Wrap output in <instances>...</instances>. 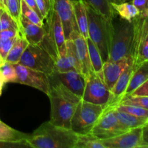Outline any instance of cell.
I'll list each match as a JSON object with an SVG mask.
<instances>
[{"mask_svg": "<svg viewBox=\"0 0 148 148\" xmlns=\"http://www.w3.org/2000/svg\"><path fill=\"white\" fill-rule=\"evenodd\" d=\"M148 79V60L139 65L134 70L123 96L129 95ZM122 96V97H123ZM121 97V98H122Z\"/></svg>", "mask_w": 148, "mask_h": 148, "instance_id": "cell-20", "label": "cell"}, {"mask_svg": "<svg viewBox=\"0 0 148 148\" xmlns=\"http://www.w3.org/2000/svg\"><path fill=\"white\" fill-rule=\"evenodd\" d=\"M86 40L92 69L96 73H101L103 72V62L99 50L90 38H87Z\"/></svg>", "mask_w": 148, "mask_h": 148, "instance_id": "cell-26", "label": "cell"}, {"mask_svg": "<svg viewBox=\"0 0 148 148\" xmlns=\"http://www.w3.org/2000/svg\"><path fill=\"white\" fill-rule=\"evenodd\" d=\"M71 1H74V0H71Z\"/></svg>", "mask_w": 148, "mask_h": 148, "instance_id": "cell-49", "label": "cell"}, {"mask_svg": "<svg viewBox=\"0 0 148 148\" xmlns=\"http://www.w3.org/2000/svg\"><path fill=\"white\" fill-rule=\"evenodd\" d=\"M77 139L78 134L71 129L46 121L29 134L27 142L34 148H75Z\"/></svg>", "mask_w": 148, "mask_h": 148, "instance_id": "cell-2", "label": "cell"}, {"mask_svg": "<svg viewBox=\"0 0 148 148\" xmlns=\"http://www.w3.org/2000/svg\"><path fill=\"white\" fill-rule=\"evenodd\" d=\"M82 100L103 106L114 102V95L104 82L103 72L96 73L92 70L87 75Z\"/></svg>", "mask_w": 148, "mask_h": 148, "instance_id": "cell-6", "label": "cell"}, {"mask_svg": "<svg viewBox=\"0 0 148 148\" xmlns=\"http://www.w3.org/2000/svg\"><path fill=\"white\" fill-rule=\"evenodd\" d=\"M53 9L56 12L62 23L65 38L69 39L71 33L77 30L71 0H53ZM79 32V31H78Z\"/></svg>", "mask_w": 148, "mask_h": 148, "instance_id": "cell-12", "label": "cell"}, {"mask_svg": "<svg viewBox=\"0 0 148 148\" xmlns=\"http://www.w3.org/2000/svg\"><path fill=\"white\" fill-rule=\"evenodd\" d=\"M24 1H25L26 4H27V5H28L29 7H30V8L32 9V10H34V11L36 12L38 14L39 17H40V18H41L42 20H43V18H42L41 14H40V11H39L38 8V6H37V4H36V0H24Z\"/></svg>", "mask_w": 148, "mask_h": 148, "instance_id": "cell-41", "label": "cell"}, {"mask_svg": "<svg viewBox=\"0 0 148 148\" xmlns=\"http://www.w3.org/2000/svg\"><path fill=\"white\" fill-rule=\"evenodd\" d=\"M4 85V82L3 81L2 77H1V72H0V95H1V92H2V89H3V86Z\"/></svg>", "mask_w": 148, "mask_h": 148, "instance_id": "cell-42", "label": "cell"}, {"mask_svg": "<svg viewBox=\"0 0 148 148\" xmlns=\"http://www.w3.org/2000/svg\"><path fill=\"white\" fill-rule=\"evenodd\" d=\"M111 6L115 13H117L121 19L127 21L132 22L134 19L140 15L138 9L132 2L129 1L120 3L111 2Z\"/></svg>", "mask_w": 148, "mask_h": 148, "instance_id": "cell-21", "label": "cell"}, {"mask_svg": "<svg viewBox=\"0 0 148 148\" xmlns=\"http://www.w3.org/2000/svg\"><path fill=\"white\" fill-rule=\"evenodd\" d=\"M132 21L134 37L131 56L133 59V65L137 68L148 60V17L138 16Z\"/></svg>", "mask_w": 148, "mask_h": 148, "instance_id": "cell-9", "label": "cell"}, {"mask_svg": "<svg viewBox=\"0 0 148 148\" xmlns=\"http://www.w3.org/2000/svg\"><path fill=\"white\" fill-rule=\"evenodd\" d=\"M117 119L112 106L108 105L104 108L96 124L90 133L99 140H106L122 134L128 131Z\"/></svg>", "mask_w": 148, "mask_h": 148, "instance_id": "cell-8", "label": "cell"}, {"mask_svg": "<svg viewBox=\"0 0 148 148\" xmlns=\"http://www.w3.org/2000/svg\"><path fill=\"white\" fill-rule=\"evenodd\" d=\"M17 30L14 29H7V30H1L0 31V39H8L16 37L18 35Z\"/></svg>", "mask_w": 148, "mask_h": 148, "instance_id": "cell-39", "label": "cell"}, {"mask_svg": "<svg viewBox=\"0 0 148 148\" xmlns=\"http://www.w3.org/2000/svg\"><path fill=\"white\" fill-rule=\"evenodd\" d=\"M0 72L4 83L17 82V72L13 64L4 61L0 65Z\"/></svg>", "mask_w": 148, "mask_h": 148, "instance_id": "cell-29", "label": "cell"}, {"mask_svg": "<svg viewBox=\"0 0 148 148\" xmlns=\"http://www.w3.org/2000/svg\"><path fill=\"white\" fill-rule=\"evenodd\" d=\"M69 38L74 42L77 56L81 65L82 73L85 77L92 70L88 52L86 38L83 37L77 30H75L71 33Z\"/></svg>", "mask_w": 148, "mask_h": 148, "instance_id": "cell-16", "label": "cell"}, {"mask_svg": "<svg viewBox=\"0 0 148 148\" xmlns=\"http://www.w3.org/2000/svg\"><path fill=\"white\" fill-rule=\"evenodd\" d=\"M109 22H113L115 12L111 6V0H82Z\"/></svg>", "mask_w": 148, "mask_h": 148, "instance_id": "cell-22", "label": "cell"}, {"mask_svg": "<svg viewBox=\"0 0 148 148\" xmlns=\"http://www.w3.org/2000/svg\"><path fill=\"white\" fill-rule=\"evenodd\" d=\"M5 10L19 26L21 16V0H7Z\"/></svg>", "mask_w": 148, "mask_h": 148, "instance_id": "cell-33", "label": "cell"}, {"mask_svg": "<svg viewBox=\"0 0 148 148\" xmlns=\"http://www.w3.org/2000/svg\"><path fill=\"white\" fill-rule=\"evenodd\" d=\"M0 7H1V8H3V9H4V6H3V5H2V4H1V1H0ZM4 10H5V9H4Z\"/></svg>", "mask_w": 148, "mask_h": 148, "instance_id": "cell-48", "label": "cell"}, {"mask_svg": "<svg viewBox=\"0 0 148 148\" xmlns=\"http://www.w3.org/2000/svg\"><path fill=\"white\" fill-rule=\"evenodd\" d=\"M119 104L126 105H134L148 109V96H133V95H125L120 98L116 103L110 104L111 106H116Z\"/></svg>", "mask_w": 148, "mask_h": 148, "instance_id": "cell-28", "label": "cell"}, {"mask_svg": "<svg viewBox=\"0 0 148 148\" xmlns=\"http://www.w3.org/2000/svg\"><path fill=\"white\" fill-rule=\"evenodd\" d=\"M135 69L136 68L134 67V65H130L120 75L119 79L116 82L114 88L111 90L112 94L114 95V98H115L114 102L112 103L111 104L116 103L124 95L126 90H127V87H128L130 79H131L132 76Z\"/></svg>", "mask_w": 148, "mask_h": 148, "instance_id": "cell-19", "label": "cell"}, {"mask_svg": "<svg viewBox=\"0 0 148 148\" xmlns=\"http://www.w3.org/2000/svg\"><path fill=\"white\" fill-rule=\"evenodd\" d=\"M46 2H47V4H49V7H50L51 10V11H53V0H46Z\"/></svg>", "mask_w": 148, "mask_h": 148, "instance_id": "cell-43", "label": "cell"}, {"mask_svg": "<svg viewBox=\"0 0 148 148\" xmlns=\"http://www.w3.org/2000/svg\"><path fill=\"white\" fill-rule=\"evenodd\" d=\"M140 147H148V123L143 126L142 129V144Z\"/></svg>", "mask_w": 148, "mask_h": 148, "instance_id": "cell-40", "label": "cell"}, {"mask_svg": "<svg viewBox=\"0 0 148 148\" xmlns=\"http://www.w3.org/2000/svg\"><path fill=\"white\" fill-rule=\"evenodd\" d=\"M105 107L81 100L72 116L70 129L77 134L90 133Z\"/></svg>", "mask_w": 148, "mask_h": 148, "instance_id": "cell-5", "label": "cell"}, {"mask_svg": "<svg viewBox=\"0 0 148 148\" xmlns=\"http://www.w3.org/2000/svg\"><path fill=\"white\" fill-rule=\"evenodd\" d=\"M28 135L29 134L14 130L0 121V140L1 141L17 142L27 140Z\"/></svg>", "mask_w": 148, "mask_h": 148, "instance_id": "cell-25", "label": "cell"}, {"mask_svg": "<svg viewBox=\"0 0 148 148\" xmlns=\"http://www.w3.org/2000/svg\"><path fill=\"white\" fill-rule=\"evenodd\" d=\"M19 32L29 44H39L46 36V28L44 26L31 23L21 14L19 23Z\"/></svg>", "mask_w": 148, "mask_h": 148, "instance_id": "cell-17", "label": "cell"}, {"mask_svg": "<svg viewBox=\"0 0 148 148\" xmlns=\"http://www.w3.org/2000/svg\"><path fill=\"white\" fill-rule=\"evenodd\" d=\"M4 62V60L2 59V58H1V56H0V65H1Z\"/></svg>", "mask_w": 148, "mask_h": 148, "instance_id": "cell-47", "label": "cell"}, {"mask_svg": "<svg viewBox=\"0 0 148 148\" xmlns=\"http://www.w3.org/2000/svg\"><path fill=\"white\" fill-rule=\"evenodd\" d=\"M66 57L70 64L73 66L74 69L77 72L82 73L81 65L77 56L76 51H75V44L72 39L66 40Z\"/></svg>", "mask_w": 148, "mask_h": 148, "instance_id": "cell-31", "label": "cell"}, {"mask_svg": "<svg viewBox=\"0 0 148 148\" xmlns=\"http://www.w3.org/2000/svg\"><path fill=\"white\" fill-rule=\"evenodd\" d=\"M46 20H48L49 23V27L46 32L56 47L58 52V57L66 55V38L62 23L59 15L55 10H53Z\"/></svg>", "mask_w": 148, "mask_h": 148, "instance_id": "cell-13", "label": "cell"}, {"mask_svg": "<svg viewBox=\"0 0 148 148\" xmlns=\"http://www.w3.org/2000/svg\"><path fill=\"white\" fill-rule=\"evenodd\" d=\"M113 26L108 61H116L131 56L134 37L133 21L129 22L121 19L116 24L113 21Z\"/></svg>", "mask_w": 148, "mask_h": 148, "instance_id": "cell-4", "label": "cell"}, {"mask_svg": "<svg viewBox=\"0 0 148 148\" xmlns=\"http://www.w3.org/2000/svg\"><path fill=\"white\" fill-rule=\"evenodd\" d=\"M129 95H133V96L145 95V96H148V79Z\"/></svg>", "mask_w": 148, "mask_h": 148, "instance_id": "cell-38", "label": "cell"}, {"mask_svg": "<svg viewBox=\"0 0 148 148\" xmlns=\"http://www.w3.org/2000/svg\"><path fill=\"white\" fill-rule=\"evenodd\" d=\"M51 103L50 122L64 128H71V120L78 103L82 98L59 82L53 75H49Z\"/></svg>", "mask_w": 148, "mask_h": 148, "instance_id": "cell-1", "label": "cell"}, {"mask_svg": "<svg viewBox=\"0 0 148 148\" xmlns=\"http://www.w3.org/2000/svg\"><path fill=\"white\" fill-rule=\"evenodd\" d=\"M52 75L73 93L82 98L86 82V77L83 74L76 70H70L62 73L54 72Z\"/></svg>", "mask_w": 148, "mask_h": 148, "instance_id": "cell-15", "label": "cell"}, {"mask_svg": "<svg viewBox=\"0 0 148 148\" xmlns=\"http://www.w3.org/2000/svg\"><path fill=\"white\" fill-rule=\"evenodd\" d=\"M86 4V3H85ZM88 20V38L98 47L103 62L109 60L113 22H109L86 4Z\"/></svg>", "mask_w": 148, "mask_h": 148, "instance_id": "cell-3", "label": "cell"}, {"mask_svg": "<svg viewBox=\"0 0 148 148\" xmlns=\"http://www.w3.org/2000/svg\"><path fill=\"white\" fill-rule=\"evenodd\" d=\"M7 29H14L19 30L18 24L10 16V14L4 10L0 17V31Z\"/></svg>", "mask_w": 148, "mask_h": 148, "instance_id": "cell-34", "label": "cell"}, {"mask_svg": "<svg viewBox=\"0 0 148 148\" xmlns=\"http://www.w3.org/2000/svg\"><path fill=\"white\" fill-rule=\"evenodd\" d=\"M4 9H3V8H1V7H0V17H1V14H2L3 12H4Z\"/></svg>", "mask_w": 148, "mask_h": 148, "instance_id": "cell-46", "label": "cell"}, {"mask_svg": "<svg viewBox=\"0 0 148 148\" xmlns=\"http://www.w3.org/2000/svg\"><path fill=\"white\" fill-rule=\"evenodd\" d=\"M131 2L138 9L139 16L148 17V0H132Z\"/></svg>", "mask_w": 148, "mask_h": 148, "instance_id": "cell-37", "label": "cell"}, {"mask_svg": "<svg viewBox=\"0 0 148 148\" xmlns=\"http://www.w3.org/2000/svg\"><path fill=\"white\" fill-rule=\"evenodd\" d=\"M111 1L115 3H120V2H124V1H127V0H111Z\"/></svg>", "mask_w": 148, "mask_h": 148, "instance_id": "cell-44", "label": "cell"}, {"mask_svg": "<svg viewBox=\"0 0 148 148\" xmlns=\"http://www.w3.org/2000/svg\"><path fill=\"white\" fill-rule=\"evenodd\" d=\"M21 14L27 20L34 24L40 26H44V22L38 16V14L32 10L25 3L24 0H21Z\"/></svg>", "mask_w": 148, "mask_h": 148, "instance_id": "cell-32", "label": "cell"}, {"mask_svg": "<svg viewBox=\"0 0 148 148\" xmlns=\"http://www.w3.org/2000/svg\"><path fill=\"white\" fill-rule=\"evenodd\" d=\"M28 45L29 43L27 41V40L18 31V36H17V40H16L15 43H14L12 49L9 51L8 54H7V57L5 59V62L13 64L19 63L22 55L23 54L25 50Z\"/></svg>", "mask_w": 148, "mask_h": 148, "instance_id": "cell-23", "label": "cell"}, {"mask_svg": "<svg viewBox=\"0 0 148 148\" xmlns=\"http://www.w3.org/2000/svg\"><path fill=\"white\" fill-rule=\"evenodd\" d=\"M143 127L133 128L114 137L101 140L105 148H137L142 144Z\"/></svg>", "mask_w": 148, "mask_h": 148, "instance_id": "cell-11", "label": "cell"}, {"mask_svg": "<svg viewBox=\"0 0 148 148\" xmlns=\"http://www.w3.org/2000/svg\"><path fill=\"white\" fill-rule=\"evenodd\" d=\"M14 65L17 72V83L36 88L47 95H49L50 90L49 75L40 71L30 69L20 63Z\"/></svg>", "mask_w": 148, "mask_h": 148, "instance_id": "cell-10", "label": "cell"}, {"mask_svg": "<svg viewBox=\"0 0 148 148\" xmlns=\"http://www.w3.org/2000/svg\"><path fill=\"white\" fill-rule=\"evenodd\" d=\"M113 107H114V112H115V114L119 121L128 130L143 127L145 124L148 123L147 119L135 116L132 115V114L124 112V111H119V110L116 109L114 106Z\"/></svg>", "mask_w": 148, "mask_h": 148, "instance_id": "cell-24", "label": "cell"}, {"mask_svg": "<svg viewBox=\"0 0 148 148\" xmlns=\"http://www.w3.org/2000/svg\"><path fill=\"white\" fill-rule=\"evenodd\" d=\"M31 147L27 140L17 142L1 141L0 140V148H27Z\"/></svg>", "mask_w": 148, "mask_h": 148, "instance_id": "cell-36", "label": "cell"}, {"mask_svg": "<svg viewBox=\"0 0 148 148\" xmlns=\"http://www.w3.org/2000/svg\"><path fill=\"white\" fill-rule=\"evenodd\" d=\"M18 36V35H17ZM17 36L12 38L0 39V56L5 61L6 57L8 54L9 51L12 49L14 43L17 40Z\"/></svg>", "mask_w": 148, "mask_h": 148, "instance_id": "cell-35", "label": "cell"}, {"mask_svg": "<svg viewBox=\"0 0 148 148\" xmlns=\"http://www.w3.org/2000/svg\"><path fill=\"white\" fill-rule=\"evenodd\" d=\"M75 148H105L101 140L91 133L78 134V139Z\"/></svg>", "mask_w": 148, "mask_h": 148, "instance_id": "cell-27", "label": "cell"}, {"mask_svg": "<svg viewBox=\"0 0 148 148\" xmlns=\"http://www.w3.org/2000/svg\"><path fill=\"white\" fill-rule=\"evenodd\" d=\"M113 106L119 111H124L135 116L147 119L148 121V109L143 108V107L134 105H126V104H119V105Z\"/></svg>", "mask_w": 148, "mask_h": 148, "instance_id": "cell-30", "label": "cell"}, {"mask_svg": "<svg viewBox=\"0 0 148 148\" xmlns=\"http://www.w3.org/2000/svg\"><path fill=\"white\" fill-rule=\"evenodd\" d=\"M74 16L79 33L85 38H88V20L86 4L82 0L72 1Z\"/></svg>", "mask_w": 148, "mask_h": 148, "instance_id": "cell-18", "label": "cell"}, {"mask_svg": "<svg viewBox=\"0 0 148 148\" xmlns=\"http://www.w3.org/2000/svg\"><path fill=\"white\" fill-rule=\"evenodd\" d=\"M133 64V59L127 56L116 61H108L103 63V76L105 83L110 90H112L116 82L122 72L130 65Z\"/></svg>", "mask_w": 148, "mask_h": 148, "instance_id": "cell-14", "label": "cell"}, {"mask_svg": "<svg viewBox=\"0 0 148 148\" xmlns=\"http://www.w3.org/2000/svg\"><path fill=\"white\" fill-rule=\"evenodd\" d=\"M19 63L48 75L56 72L54 58L40 44H29Z\"/></svg>", "mask_w": 148, "mask_h": 148, "instance_id": "cell-7", "label": "cell"}, {"mask_svg": "<svg viewBox=\"0 0 148 148\" xmlns=\"http://www.w3.org/2000/svg\"><path fill=\"white\" fill-rule=\"evenodd\" d=\"M0 1H1V4H2V5L4 6V9H5L6 8V3H7V0H0Z\"/></svg>", "mask_w": 148, "mask_h": 148, "instance_id": "cell-45", "label": "cell"}]
</instances>
